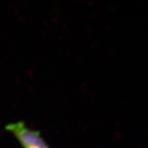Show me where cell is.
I'll return each instance as SVG.
<instances>
[{"mask_svg": "<svg viewBox=\"0 0 148 148\" xmlns=\"http://www.w3.org/2000/svg\"><path fill=\"white\" fill-rule=\"evenodd\" d=\"M5 130L17 138L24 148H49L40 133L29 128L23 121L10 123Z\"/></svg>", "mask_w": 148, "mask_h": 148, "instance_id": "1", "label": "cell"}]
</instances>
